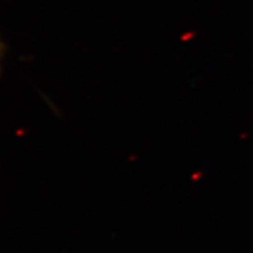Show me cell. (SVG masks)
I'll return each mask as SVG.
<instances>
[{
    "label": "cell",
    "instance_id": "6da1fadb",
    "mask_svg": "<svg viewBox=\"0 0 253 253\" xmlns=\"http://www.w3.org/2000/svg\"><path fill=\"white\" fill-rule=\"evenodd\" d=\"M1 53H2V46L1 43H0V56H1Z\"/></svg>",
    "mask_w": 253,
    "mask_h": 253
}]
</instances>
